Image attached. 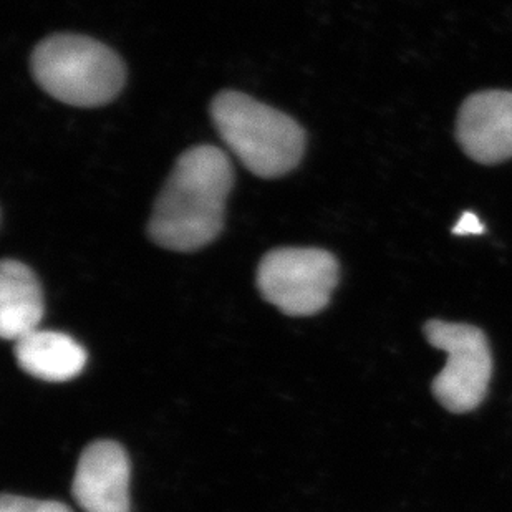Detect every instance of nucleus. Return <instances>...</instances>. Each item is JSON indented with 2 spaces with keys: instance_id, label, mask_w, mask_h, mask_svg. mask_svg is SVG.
Masks as SVG:
<instances>
[{
  "instance_id": "1a4fd4ad",
  "label": "nucleus",
  "mask_w": 512,
  "mask_h": 512,
  "mask_svg": "<svg viewBox=\"0 0 512 512\" xmlns=\"http://www.w3.org/2000/svg\"><path fill=\"white\" fill-rule=\"evenodd\" d=\"M19 367L44 382H68L78 377L87 363L85 348L70 335L54 330H34L15 342Z\"/></svg>"
},
{
  "instance_id": "9b49d317",
  "label": "nucleus",
  "mask_w": 512,
  "mask_h": 512,
  "mask_svg": "<svg viewBox=\"0 0 512 512\" xmlns=\"http://www.w3.org/2000/svg\"><path fill=\"white\" fill-rule=\"evenodd\" d=\"M483 231V224L479 221L478 216H476V214L469 213V211L459 218L456 228L453 229L455 234H461V236H466V234H481Z\"/></svg>"
},
{
  "instance_id": "0eeeda50",
  "label": "nucleus",
  "mask_w": 512,
  "mask_h": 512,
  "mask_svg": "<svg viewBox=\"0 0 512 512\" xmlns=\"http://www.w3.org/2000/svg\"><path fill=\"white\" fill-rule=\"evenodd\" d=\"M73 498L83 512H130V459L115 441H95L78 459Z\"/></svg>"
},
{
  "instance_id": "f257e3e1",
  "label": "nucleus",
  "mask_w": 512,
  "mask_h": 512,
  "mask_svg": "<svg viewBox=\"0 0 512 512\" xmlns=\"http://www.w3.org/2000/svg\"><path fill=\"white\" fill-rule=\"evenodd\" d=\"M234 183L231 160L216 146H196L181 155L156 199L150 236L171 251L208 246L224 228Z\"/></svg>"
},
{
  "instance_id": "9d476101",
  "label": "nucleus",
  "mask_w": 512,
  "mask_h": 512,
  "mask_svg": "<svg viewBox=\"0 0 512 512\" xmlns=\"http://www.w3.org/2000/svg\"><path fill=\"white\" fill-rule=\"evenodd\" d=\"M0 512H73L72 509L58 501H39V499L22 498L5 494L0 499Z\"/></svg>"
},
{
  "instance_id": "7ed1b4c3",
  "label": "nucleus",
  "mask_w": 512,
  "mask_h": 512,
  "mask_svg": "<svg viewBox=\"0 0 512 512\" xmlns=\"http://www.w3.org/2000/svg\"><path fill=\"white\" fill-rule=\"evenodd\" d=\"M32 73L40 87L72 107H102L125 85L121 58L83 35H52L35 47Z\"/></svg>"
},
{
  "instance_id": "20e7f679",
  "label": "nucleus",
  "mask_w": 512,
  "mask_h": 512,
  "mask_svg": "<svg viewBox=\"0 0 512 512\" xmlns=\"http://www.w3.org/2000/svg\"><path fill=\"white\" fill-rule=\"evenodd\" d=\"M339 282V262L315 247H281L262 257L257 287L287 315H314L329 304Z\"/></svg>"
},
{
  "instance_id": "f03ea898",
  "label": "nucleus",
  "mask_w": 512,
  "mask_h": 512,
  "mask_svg": "<svg viewBox=\"0 0 512 512\" xmlns=\"http://www.w3.org/2000/svg\"><path fill=\"white\" fill-rule=\"evenodd\" d=\"M214 126L242 165L261 178H279L299 165L305 135L289 115L244 93L223 92L211 107Z\"/></svg>"
},
{
  "instance_id": "423d86ee",
  "label": "nucleus",
  "mask_w": 512,
  "mask_h": 512,
  "mask_svg": "<svg viewBox=\"0 0 512 512\" xmlns=\"http://www.w3.org/2000/svg\"><path fill=\"white\" fill-rule=\"evenodd\" d=\"M459 146L481 165L512 158V92L484 90L464 100L456 121Z\"/></svg>"
},
{
  "instance_id": "39448f33",
  "label": "nucleus",
  "mask_w": 512,
  "mask_h": 512,
  "mask_svg": "<svg viewBox=\"0 0 512 512\" xmlns=\"http://www.w3.org/2000/svg\"><path fill=\"white\" fill-rule=\"evenodd\" d=\"M425 337L431 347L446 353V365L433 380V395L446 410L468 413L488 393L493 357L483 330L468 324L430 320Z\"/></svg>"
},
{
  "instance_id": "6e6552de",
  "label": "nucleus",
  "mask_w": 512,
  "mask_h": 512,
  "mask_svg": "<svg viewBox=\"0 0 512 512\" xmlns=\"http://www.w3.org/2000/svg\"><path fill=\"white\" fill-rule=\"evenodd\" d=\"M44 317V295L39 279L19 261L0 267V334L5 340L22 339L39 329Z\"/></svg>"
}]
</instances>
